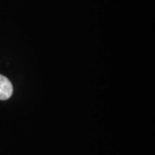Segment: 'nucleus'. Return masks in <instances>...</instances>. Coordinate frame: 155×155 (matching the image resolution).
Instances as JSON below:
<instances>
[{
	"instance_id": "obj_1",
	"label": "nucleus",
	"mask_w": 155,
	"mask_h": 155,
	"mask_svg": "<svg viewBox=\"0 0 155 155\" xmlns=\"http://www.w3.org/2000/svg\"><path fill=\"white\" fill-rule=\"evenodd\" d=\"M13 93V87L11 81L0 74V100L9 99Z\"/></svg>"
}]
</instances>
